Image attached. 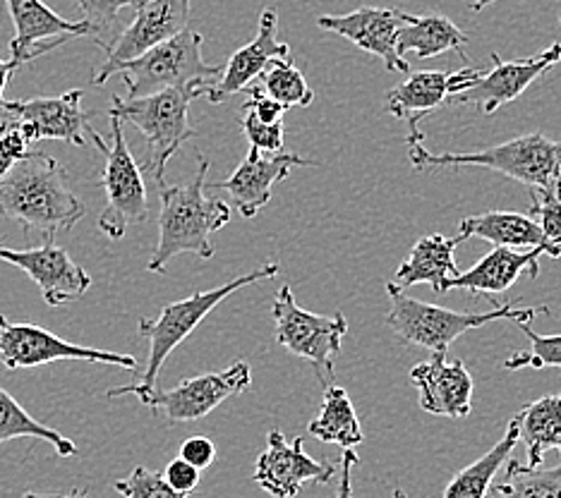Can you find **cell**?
<instances>
[{"label": "cell", "instance_id": "obj_1", "mask_svg": "<svg viewBox=\"0 0 561 498\" xmlns=\"http://www.w3.org/2000/svg\"><path fill=\"white\" fill-rule=\"evenodd\" d=\"M84 213L66 171L48 153L27 151L0 181V216L20 223L24 233L36 230L50 240L78 225Z\"/></svg>", "mask_w": 561, "mask_h": 498}, {"label": "cell", "instance_id": "obj_2", "mask_svg": "<svg viewBox=\"0 0 561 498\" xmlns=\"http://www.w3.org/2000/svg\"><path fill=\"white\" fill-rule=\"evenodd\" d=\"M209 159L199 161L193 181L185 185H161V211H159V245L151 254L147 271L163 274L178 254H197L202 259L214 257L211 235L231 221V207L226 201L207 197Z\"/></svg>", "mask_w": 561, "mask_h": 498}, {"label": "cell", "instance_id": "obj_3", "mask_svg": "<svg viewBox=\"0 0 561 498\" xmlns=\"http://www.w3.org/2000/svg\"><path fill=\"white\" fill-rule=\"evenodd\" d=\"M280 266L276 262L264 264L254 271L228 280V283L195 292L185 300L171 302L169 306H163V312L157 319H139V336L149 340V357L142 372H139L137 381L130 383V386H121L108 391V398H121V395L133 393L139 401H145L147 395L157 389V379L163 362L169 360V355L181 345L193 331L207 319L216 306H219L228 296H233L236 290L248 288L252 283H262V280H270L278 276Z\"/></svg>", "mask_w": 561, "mask_h": 498}, {"label": "cell", "instance_id": "obj_4", "mask_svg": "<svg viewBox=\"0 0 561 498\" xmlns=\"http://www.w3.org/2000/svg\"><path fill=\"white\" fill-rule=\"evenodd\" d=\"M387 296L391 300L387 324L391 334L405 345H417L430 352H446L449 345L463 336L466 331L488 326L494 322L533 324L540 314H550L547 306H518L492 302L490 312H454L437 304L420 302L403 292L397 283H387Z\"/></svg>", "mask_w": 561, "mask_h": 498}, {"label": "cell", "instance_id": "obj_5", "mask_svg": "<svg viewBox=\"0 0 561 498\" xmlns=\"http://www.w3.org/2000/svg\"><path fill=\"white\" fill-rule=\"evenodd\" d=\"M408 159L417 173L444 165H478L502 173L528 189L561 197V142L530 132L476 153H432L425 142H408Z\"/></svg>", "mask_w": 561, "mask_h": 498}, {"label": "cell", "instance_id": "obj_6", "mask_svg": "<svg viewBox=\"0 0 561 498\" xmlns=\"http://www.w3.org/2000/svg\"><path fill=\"white\" fill-rule=\"evenodd\" d=\"M204 96V86H171L161 89L149 96L123 99L113 96V106L108 115H116L123 123L135 125L147 139V161L142 173L154 177V183L165 185V163L173 159V153L181 149L187 139L197 132L187 120L190 104Z\"/></svg>", "mask_w": 561, "mask_h": 498}, {"label": "cell", "instance_id": "obj_7", "mask_svg": "<svg viewBox=\"0 0 561 498\" xmlns=\"http://www.w3.org/2000/svg\"><path fill=\"white\" fill-rule=\"evenodd\" d=\"M204 36L193 30H183L159 46L145 50L142 56L123 62L116 74L123 80L127 96H149L161 89L199 84L207 86L221 74L219 66H209L202 56ZM113 74V77H116Z\"/></svg>", "mask_w": 561, "mask_h": 498}, {"label": "cell", "instance_id": "obj_8", "mask_svg": "<svg viewBox=\"0 0 561 498\" xmlns=\"http://www.w3.org/2000/svg\"><path fill=\"white\" fill-rule=\"evenodd\" d=\"M276 322V343L288 352L308 360L322 386L334 383V357L341 352V340L348 334V319L343 312L312 314L296 302L290 286H280L272 306Z\"/></svg>", "mask_w": 561, "mask_h": 498}, {"label": "cell", "instance_id": "obj_9", "mask_svg": "<svg viewBox=\"0 0 561 498\" xmlns=\"http://www.w3.org/2000/svg\"><path fill=\"white\" fill-rule=\"evenodd\" d=\"M111 132L113 144H106L96 130H92L89 137L94 139L96 149L106 159L104 173H101L99 181L101 187L106 189V207L104 213L99 216V228L111 240H121L127 228L147 221L149 201L142 169L137 165L130 147L125 142L123 120L116 115H111Z\"/></svg>", "mask_w": 561, "mask_h": 498}, {"label": "cell", "instance_id": "obj_10", "mask_svg": "<svg viewBox=\"0 0 561 498\" xmlns=\"http://www.w3.org/2000/svg\"><path fill=\"white\" fill-rule=\"evenodd\" d=\"M75 360V362H96V364H116L127 372H139L133 355L94 350L87 345H75L58 338L50 331L36 324H12L3 319L0 328V364L5 369H30L44 367L48 362Z\"/></svg>", "mask_w": 561, "mask_h": 498}, {"label": "cell", "instance_id": "obj_11", "mask_svg": "<svg viewBox=\"0 0 561 498\" xmlns=\"http://www.w3.org/2000/svg\"><path fill=\"white\" fill-rule=\"evenodd\" d=\"M252 383V372L248 362H233L224 372L199 374L185 379L175 389L159 391L154 389L142 401L157 415L161 413L171 425L178 421H195L214 413L216 407L233 395L248 391Z\"/></svg>", "mask_w": 561, "mask_h": 498}, {"label": "cell", "instance_id": "obj_12", "mask_svg": "<svg viewBox=\"0 0 561 498\" xmlns=\"http://www.w3.org/2000/svg\"><path fill=\"white\" fill-rule=\"evenodd\" d=\"M82 92L72 89L60 96H36L27 101H0L5 118L18 125L22 135L32 142L58 139L75 147H84L94 127L89 125V113L82 111Z\"/></svg>", "mask_w": 561, "mask_h": 498}, {"label": "cell", "instance_id": "obj_13", "mask_svg": "<svg viewBox=\"0 0 561 498\" xmlns=\"http://www.w3.org/2000/svg\"><path fill=\"white\" fill-rule=\"evenodd\" d=\"M482 70L461 68L456 72L442 70H420L405 77L387 92V111L408 125V142H425V135L420 130V120L427 118L444 104H451V99L480 80Z\"/></svg>", "mask_w": 561, "mask_h": 498}, {"label": "cell", "instance_id": "obj_14", "mask_svg": "<svg viewBox=\"0 0 561 498\" xmlns=\"http://www.w3.org/2000/svg\"><path fill=\"white\" fill-rule=\"evenodd\" d=\"M190 3L193 0H145L137 8L135 20L116 36V42L106 50L108 58L101 66L94 77V86H104L116 68L123 62L142 56L145 50L159 46L165 38L181 34L187 30L190 22Z\"/></svg>", "mask_w": 561, "mask_h": 498}, {"label": "cell", "instance_id": "obj_15", "mask_svg": "<svg viewBox=\"0 0 561 498\" xmlns=\"http://www.w3.org/2000/svg\"><path fill=\"white\" fill-rule=\"evenodd\" d=\"M408 12L397 8H360L348 15H320L317 27L334 32L351 44L381 58L389 72H411L405 56L399 50V32Z\"/></svg>", "mask_w": 561, "mask_h": 498}, {"label": "cell", "instance_id": "obj_16", "mask_svg": "<svg viewBox=\"0 0 561 498\" xmlns=\"http://www.w3.org/2000/svg\"><path fill=\"white\" fill-rule=\"evenodd\" d=\"M0 262L22 268L42 290L44 302L50 306L80 300L92 288V276L75 264L66 250L50 245V240H46L44 247L30 250H10L0 242Z\"/></svg>", "mask_w": 561, "mask_h": 498}, {"label": "cell", "instance_id": "obj_17", "mask_svg": "<svg viewBox=\"0 0 561 498\" xmlns=\"http://www.w3.org/2000/svg\"><path fill=\"white\" fill-rule=\"evenodd\" d=\"M561 60V44H552L542 54L523 60H502L492 54V70L482 72L480 80L451 99V104H470L480 113L492 115L504 104H512L526 89Z\"/></svg>", "mask_w": 561, "mask_h": 498}, {"label": "cell", "instance_id": "obj_18", "mask_svg": "<svg viewBox=\"0 0 561 498\" xmlns=\"http://www.w3.org/2000/svg\"><path fill=\"white\" fill-rule=\"evenodd\" d=\"M266 441H270V445L257 458L254 482L274 498H296L302 484H327L334 479L336 467L331 463H317V460H312L302 451L300 437L293 439L290 443L284 433L274 429L270 431Z\"/></svg>", "mask_w": 561, "mask_h": 498}, {"label": "cell", "instance_id": "obj_19", "mask_svg": "<svg viewBox=\"0 0 561 498\" xmlns=\"http://www.w3.org/2000/svg\"><path fill=\"white\" fill-rule=\"evenodd\" d=\"M310 165L314 163L298 157V153L276 151L274 157H264V151L250 147L245 161L226 181L214 183L211 187L228 192L236 201V209L245 219H252L270 204L274 187L286 181L293 169H310Z\"/></svg>", "mask_w": 561, "mask_h": 498}, {"label": "cell", "instance_id": "obj_20", "mask_svg": "<svg viewBox=\"0 0 561 498\" xmlns=\"http://www.w3.org/2000/svg\"><path fill=\"white\" fill-rule=\"evenodd\" d=\"M290 46L278 42V10L266 8L260 15V32L252 38L248 46L228 58L226 68H221V74L216 77L211 84L204 86V96L211 104H224L238 92H245L257 77H262L264 68L276 58H288Z\"/></svg>", "mask_w": 561, "mask_h": 498}, {"label": "cell", "instance_id": "obj_21", "mask_svg": "<svg viewBox=\"0 0 561 498\" xmlns=\"http://www.w3.org/2000/svg\"><path fill=\"white\" fill-rule=\"evenodd\" d=\"M5 3L15 24V36L10 42L12 58L30 62L72 38L89 36L84 22H70L56 15L42 0H5Z\"/></svg>", "mask_w": 561, "mask_h": 498}, {"label": "cell", "instance_id": "obj_22", "mask_svg": "<svg viewBox=\"0 0 561 498\" xmlns=\"http://www.w3.org/2000/svg\"><path fill=\"white\" fill-rule=\"evenodd\" d=\"M411 381L420 393V407L425 413L463 419L470 415L473 401V377L461 360H446V352H432V360L413 367Z\"/></svg>", "mask_w": 561, "mask_h": 498}, {"label": "cell", "instance_id": "obj_23", "mask_svg": "<svg viewBox=\"0 0 561 498\" xmlns=\"http://www.w3.org/2000/svg\"><path fill=\"white\" fill-rule=\"evenodd\" d=\"M482 238L492 242L494 247L508 250H542L547 257L559 259L561 247L552 245L545 238L542 228L535 223L528 213H504V211H488L482 216H468L458 223V240Z\"/></svg>", "mask_w": 561, "mask_h": 498}, {"label": "cell", "instance_id": "obj_24", "mask_svg": "<svg viewBox=\"0 0 561 498\" xmlns=\"http://www.w3.org/2000/svg\"><path fill=\"white\" fill-rule=\"evenodd\" d=\"M542 250H508V247H494L490 254L470 266L466 274H458L449 280V290H466L473 296H494V292H504L512 288L523 271H528L530 278L538 276V259L542 257Z\"/></svg>", "mask_w": 561, "mask_h": 498}, {"label": "cell", "instance_id": "obj_25", "mask_svg": "<svg viewBox=\"0 0 561 498\" xmlns=\"http://www.w3.org/2000/svg\"><path fill=\"white\" fill-rule=\"evenodd\" d=\"M458 245H461L458 235L446 238L442 233H432L420 238L411 254H408V259L397 268L393 283L399 288L427 283L437 296H444V292H449V280L461 274L454 259V252Z\"/></svg>", "mask_w": 561, "mask_h": 498}, {"label": "cell", "instance_id": "obj_26", "mask_svg": "<svg viewBox=\"0 0 561 498\" xmlns=\"http://www.w3.org/2000/svg\"><path fill=\"white\" fill-rule=\"evenodd\" d=\"M468 36L444 15H405L399 32L401 56L415 54L417 58H437L446 50H456L466 58Z\"/></svg>", "mask_w": 561, "mask_h": 498}, {"label": "cell", "instance_id": "obj_27", "mask_svg": "<svg viewBox=\"0 0 561 498\" xmlns=\"http://www.w3.org/2000/svg\"><path fill=\"white\" fill-rule=\"evenodd\" d=\"M514 421L528 449V467H540L547 451L561 453V393L528 403Z\"/></svg>", "mask_w": 561, "mask_h": 498}, {"label": "cell", "instance_id": "obj_28", "mask_svg": "<svg viewBox=\"0 0 561 498\" xmlns=\"http://www.w3.org/2000/svg\"><path fill=\"white\" fill-rule=\"evenodd\" d=\"M518 443V427L516 421H508V429L504 433L502 441H496V445L478 458L476 463H470L463 467L454 479L446 484L444 496L442 498H484L492 487V479L500 475V470L506 465V460L512 458L514 449Z\"/></svg>", "mask_w": 561, "mask_h": 498}, {"label": "cell", "instance_id": "obj_29", "mask_svg": "<svg viewBox=\"0 0 561 498\" xmlns=\"http://www.w3.org/2000/svg\"><path fill=\"white\" fill-rule=\"evenodd\" d=\"M308 431L314 439H320L324 443H339L343 449H353V445L363 443L360 419L358 413H355L346 389L334 386V383L324 389L322 410L317 415V419L310 421Z\"/></svg>", "mask_w": 561, "mask_h": 498}, {"label": "cell", "instance_id": "obj_30", "mask_svg": "<svg viewBox=\"0 0 561 498\" xmlns=\"http://www.w3.org/2000/svg\"><path fill=\"white\" fill-rule=\"evenodd\" d=\"M12 439L46 441L54 445L60 458L78 455V445H75V441L62 437L60 431L42 425V421H36L8 391L0 389V445Z\"/></svg>", "mask_w": 561, "mask_h": 498}, {"label": "cell", "instance_id": "obj_31", "mask_svg": "<svg viewBox=\"0 0 561 498\" xmlns=\"http://www.w3.org/2000/svg\"><path fill=\"white\" fill-rule=\"evenodd\" d=\"M490 498H561V465L552 470L506 460V475L490 487Z\"/></svg>", "mask_w": 561, "mask_h": 498}, {"label": "cell", "instance_id": "obj_32", "mask_svg": "<svg viewBox=\"0 0 561 498\" xmlns=\"http://www.w3.org/2000/svg\"><path fill=\"white\" fill-rule=\"evenodd\" d=\"M264 80V92L272 99H276L278 104H284L286 108H305L314 101V92L310 84L305 82L302 72L293 66L288 58H276L262 72Z\"/></svg>", "mask_w": 561, "mask_h": 498}, {"label": "cell", "instance_id": "obj_33", "mask_svg": "<svg viewBox=\"0 0 561 498\" xmlns=\"http://www.w3.org/2000/svg\"><path fill=\"white\" fill-rule=\"evenodd\" d=\"M78 5L84 15V24L89 27V38L108 50L116 42V24H118V12L123 8H139L142 0H78Z\"/></svg>", "mask_w": 561, "mask_h": 498}, {"label": "cell", "instance_id": "obj_34", "mask_svg": "<svg viewBox=\"0 0 561 498\" xmlns=\"http://www.w3.org/2000/svg\"><path fill=\"white\" fill-rule=\"evenodd\" d=\"M523 334L530 340V352H514L504 360V369L514 372V369H547V367H561V334L557 336H540L535 334L530 324H516Z\"/></svg>", "mask_w": 561, "mask_h": 498}, {"label": "cell", "instance_id": "obj_35", "mask_svg": "<svg viewBox=\"0 0 561 498\" xmlns=\"http://www.w3.org/2000/svg\"><path fill=\"white\" fill-rule=\"evenodd\" d=\"M116 489L125 498H187L183 494H178L165 484L163 475L159 472H151L147 467H135L133 475L118 482Z\"/></svg>", "mask_w": 561, "mask_h": 498}, {"label": "cell", "instance_id": "obj_36", "mask_svg": "<svg viewBox=\"0 0 561 498\" xmlns=\"http://www.w3.org/2000/svg\"><path fill=\"white\" fill-rule=\"evenodd\" d=\"M530 219L542 228L545 238L561 247V197L530 189Z\"/></svg>", "mask_w": 561, "mask_h": 498}, {"label": "cell", "instance_id": "obj_37", "mask_svg": "<svg viewBox=\"0 0 561 498\" xmlns=\"http://www.w3.org/2000/svg\"><path fill=\"white\" fill-rule=\"evenodd\" d=\"M242 132H245L250 147L260 151H280L284 149V120L262 123L252 111H242Z\"/></svg>", "mask_w": 561, "mask_h": 498}, {"label": "cell", "instance_id": "obj_38", "mask_svg": "<svg viewBox=\"0 0 561 498\" xmlns=\"http://www.w3.org/2000/svg\"><path fill=\"white\" fill-rule=\"evenodd\" d=\"M27 151H30V139L22 135L18 125L0 127V181H3L12 165H15Z\"/></svg>", "mask_w": 561, "mask_h": 498}, {"label": "cell", "instance_id": "obj_39", "mask_svg": "<svg viewBox=\"0 0 561 498\" xmlns=\"http://www.w3.org/2000/svg\"><path fill=\"white\" fill-rule=\"evenodd\" d=\"M163 479L178 494L190 496L199 487V470L195 465H190L187 460H183L181 455H178L175 460H171L169 467H165Z\"/></svg>", "mask_w": 561, "mask_h": 498}, {"label": "cell", "instance_id": "obj_40", "mask_svg": "<svg viewBox=\"0 0 561 498\" xmlns=\"http://www.w3.org/2000/svg\"><path fill=\"white\" fill-rule=\"evenodd\" d=\"M245 94H248L250 99H248V104L242 106V111H252L262 123H278V120H284V115H286L288 108H286L284 104H278V101L272 99L266 92H262V89H257V86H245Z\"/></svg>", "mask_w": 561, "mask_h": 498}, {"label": "cell", "instance_id": "obj_41", "mask_svg": "<svg viewBox=\"0 0 561 498\" xmlns=\"http://www.w3.org/2000/svg\"><path fill=\"white\" fill-rule=\"evenodd\" d=\"M181 458L187 460L190 465H195L202 472V470H207L216 460V445L207 437H190L181 445Z\"/></svg>", "mask_w": 561, "mask_h": 498}, {"label": "cell", "instance_id": "obj_42", "mask_svg": "<svg viewBox=\"0 0 561 498\" xmlns=\"http://www.w3.org/2000/svg\"><path fill=\"white\" fill-rule=\"evenodd\" d=\"M358 465V455L353 453V449H343L341 455V477H339V494L336 498H353V479L351 472Z\"/></svg>", "mask_w": 561, "mask_h": 498}, {"label": "cell", "instance_id": "obj_43", "mask_svg": "<svg viewBox=\"0 0 561 498\" xmlns=\"http://www.w3.org/2000/svg\"><path fill=\"white\" fill-rule=\"evenodd\" d=\"M24 66L22 58H10L8 62L0 60V101H3V94H5V86L10 82V77L15 70H20Z\"/></svg>", "mask_w": 561, "mask_h": 498}, {"label": "cell", "instance_id": "obj_44", "mask_svg": "<svg viewBox=\"0 0 561 498\" xmlns=\"http://www.w3.org/2000/svg\"><path fill=\"white\" fill-rule=\"evenodd\" d=\"M24 498H87V491L75 489V491L66 494V496H36V494H27V496H24Z\"/></svg>", "mask_w": 561, "mask_h": 498}, {"label": "cell", "instance_id": "obj_45", "mask_svg": "<svg viewBox=\"0 0 561 498\" xmlns=\"http://www.w3.org/2000/svg\"><path fill=\"white\" fill-rule=\"evenodd\" d=\"M492 3H496V0H473V3H470V10L480 12L482 8H488V5H492Z\"/></svg>", "mask_w": 561, "mask_h": 498}, {"label": "cell", "instance_id": "obj_46", "mask_svg": "<svg viewBox=\"0 0 561 498\" xmlns=\"http://www.w3.org/2000/svg\"><path fill=\"white\" fill-rule=\"evenodd\" d=\"M391 498H405V494H403V489L397 487V489H393V496H391Z\"/></svg>", "mask_w": 561, "mask_h": 498}, {"label": "cell", "instance_id": "obj_47", "mask_svg": "<svg viewBox=\"0 0 561 498\" xmlns=\"http://www.w3.org/2000/svg\"><path fill=\"white\" fill-rule=\"evenodd\" d=\"M3 319H5V316H0V328H3Z\"/></svg>", "mask_w": 561, "mask_h": 498}, {"label": "cell", "instance_id": "obj_48", "mask_svg": "<svg viewBox=\"0 0 561 498\" xmlns=\"http://www.w3.org/2000/svg\"><path fill=\"white\" fill-rule=\"evenodd\" d=\"M559 20H561V15H559Z\"/></svg>", "mask_w": 561, "mask_h": 498}, {"label": "cell", "instance_id": "obj_49", "mask_svg": "<svg viewBox=\"0 0 561 498\" xmlns=\"http://www.w3.org/2000/svg\"><path fill=\"white\" fill-rule=\"evenodd\" d=\"M142 3H145V0H142Z\"/></svg>", "mask_w": 561, "mask_h": 498}]
</instances>
